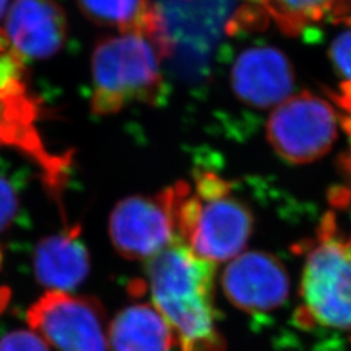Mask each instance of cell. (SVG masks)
Returning a JSON list of instances; mask_svg holds the SVG:
<instances>
[{"instance_id":"cell-1","label":"cell","mask_w":351,"mask_h":351,"mask_svg":"<svg viewBox=\"0 0 351 351\" xmlns=\"http://www.w3.org/2000/svg\"><path fill=\"white\" fill-rule=\"evenodd\" d=\"M154 306L163 315L182 351H224L213 308L215 264L175 241L147 267Z\"/></svg>"},{"instance_id":"cell-2","label":"cell","mask_w":351,"mask_h":351,"mask_svg":"<svg viewBox=\"0 0 351 351\" xmlns=\"http://www.w3.org/2000/svg\"><path fill=\"white\" fill-rule=\"evenodd\" d=\"M162 47L152 38L125 32L104 38L93 53V97L95 114H112L132 103L154 104L163 94Z\"/></svg>"},{"instance_id":"cell-3","label":"cell","mask_w":351,"mask_h":351,"mask_svg":"<svg viewBox=\"0 0 351 351\" xmlns=\"http://www.w3.org/2000/svg\"><path fill=\"white\" fill-rule=\"evenodd\" d=\"M195 188L197 191L190 194L186 186L178 203V237L206 262L232 261L250 239V210L230 195L229 185L216 176H202Z\"/></svg>"},{"instance_id":"cell-4","label":"cell","mask_w":351,"mask_h":351,"mask_svg":"<svg viewBox=\"0 0 351 351\" xmlns=\"http://www.w3.org/2000/svg\"><path fill=\"white\" fill-rule=\"evenodd\" d=\"M301 297L314 323L351 333V239L323 232L306 258Z\"/></svg>"},{"instance_id":"cell-5","label":"cell","mask_w":351,"mask_h":351,"mask_svg":"<svg viewBox=\"0 0 351 351\" xmlns=\"http://www.w3.org/2000/svg\"><path fill=\"white\" fill-rule=\"evenodd\" d=\"M185 185L155 197H129L119 202L110 217V237L116 251L129 261H150L178 239L177 210Z\"/></svg>"},{"instance_id":"cell-6","label":"cell","mask_w":351,"mask_h":351,"mask_svg":"<svg viewBox=\"0 0 351 351\" xmlns=\"http://www.w3.org/2000/svg\"><path fill=\"white\" fill-rule=\"evenodd\" d=\"M337 125L333 107L304 91L290 95L274 108L267 124V138L274 150L290 163H313L332 149Z\"/></svg>"},{"instance_id":"cell-7","label":"cell","mask_w":351,"mask_h":351,"mask_svg":"<svg viewBox=\"0 0 351 351\" xmlns=\"http://www.w3.org/2000/svg\"><path fill=\"white\" fill-rule=\"evenodd\" d=\"M26 319L58 351H111L104 310L91 297L50 290L29 308Z\"/></svg>"},{"instance_id":"cell-8","label":"cell","mask_w":351,"mask_h":351,"mask_svg":"<svg viewBox=\"0 0 351 351\" xmlns=\"http://www.w3.org/2000/svg\"><path fill=\"white\" fill-rule=\"evenodd\" d=\"M289 281L284 264L264 251L241 252L232 259L221 278L229 302L250 314L280 307L288 298Z\"/></svg>"},{"instance_id":"cell-9","label":"cell","mask_w":351,"mask_h":351,"mask_svg":"<svg viewBox=\"0 0 351 351\" xmlns=\"http://www.w3.org/2000/svg\"><path fill=\"white\" fill-rule=\"evenodd\" d=\"M232 90L246 106L275 108L294 88V72L287 55L274 46L242 51L230 68Z\"/></svg>"},{"instance_id":"cell-10","label":"cell","mask_w":351,"mask_h":351,"mask_svg":"<svg viewBox=\"0 0 351 351\" xmlns=\"http://www.w3.org/2000/svg\"><path fill=\"white\" fill-rule=\"evenodd\" d=\"M3 34L17 55L49 59L63 49L68 20L55 0H14Z\"/></svg>"},{"instance_id":"cell-11","label":"cell","mask_w":351,"mask_h":351,"mask_svg":"<svg viewBox=\"0 0 351 351\" xmlns=\"http://www.w3.org/2000/svg\"><path fill=\"white\" fill-rule=\"evenodd\" d=\"M84 16L97 25L136 32L152 38L169 58L175 50L159 0H77Z\"/></svg>"},{"instance_id":"cell-12","label":"cell","mask_w":351,"mask_h":351,"mask_svg":"<svg viewBox=\"0 0 351 351\" xmlns=\"http://www.w3.org/2000/svg\"><path fill=\"white\" fill-rule=\"evenodd\" d=\"M78 228L42 239L34 251V274L39 284L52 291L77 288L88 275L90 256L77 239Z\"/></svg>"},{"instance_id":"cell-13","label":"cell","mask_w":351,"mask_h":351,"mask_svg":"<svg viewBox=\"0 0 351 351\" xmlns=\"http://www.w3.org/2000/svg\"><path fill=\"white\" fill-rule=\"evenodd\" d=\"M175 342L172 328L151 304L126 307L108 326L111 351H171Z\"/></svg>"},{"instance_id":"cell-14","label":"cell","mask_w":351,"mask_h":351,"mask_svg":"<svg viewBox=\"0 0 351 351\" xmlns=\"http://www.w3.org/2000/svg\"><path fill=\"white\" fill-rule=\"evenodd\" d=\"M290 36L316 25L351 24V0H247Z\"/></svg>"},{"instance_id":"cell-15","label":"cell","mask_w":351,"mask_h":351,"mask_svg":"<svg viewBox=\"0 0 351 351\" xmlns=\"http://www.w3.org/2000/svg\"><path fill=\"white\" fill-rule=\"evenodd\" d=\"M0 351H50L49 345L34 330H14L0 339Z\"/></svg>"},{"instance_id":"cell-16","label":"cell","mask_w":351,"mask_h":351,"mask_svg":"<svg viewBox=\"0 0 351 351\" xmlns=\"http://www.w3.org/2000/svg\"><path fill=\"white\" fill-rule=\"evenodd\" d=\"M19 195L12 184L0 176V233L12 226L19 213Z\"/></svg>"},{"instance_id":"cell-17","label":"cell","mask_w":351,"mask_h":351,"mask_svg":"<svg viewBox=\"0 0 351 351\" xmlns=\"http://www.w3.org/2000/svg\"><path fill=\"white\" fill-rule=\"evenodd\" d=\"M329 55L336 69L346 78V82L351 84V29L336 37Z\"/></svg>"},{"instance_id":"cell-18","label":"cell","mask_w":351,"mask_h":351,"mask_svg":"<svg viewBox=\"0 0 351 351\" xmlns=\"http://www.w3.org/2000/svg\"><path fill=\"white\" fill-rule=\"evenodd\" d=\"M336 99L339 101V104L343 107V110L348 113L346 117V129L349 130L351 134V84L345 82L342 85V91L339 97H336ZM349 169L351 171V155L349 156Z\"/></svg>"},{"instance_id":"cell-19","label":"cell","mask_w":351,"mask_h":351,"mask_svg":"<svg viewBox=\"0 0 351 351\" xmlns=\"http://www.w3.org/2000/svg\"><path fill=\"white\" fill-rule=\"evenodd\" d=\"M7 4H8V0H0V21L4 17V13L7 10ZM1 37H3V33H0V38Z\"/></svg>"},{"instance_id":"cell-20","label":"cell","mask_w":351,"mask_h":351,"mask_svg":"<svg viewBox=\"0 0 351 351\" xmlns=\"http://www.w3.org/2000/svg\"><path fill=\"white\" fill-rule=\"evenodd\" d=\"M1 304H4V301H3V300H1V297H0V306H1Z\"/></svg>"},{"instance_id":"cell-21","label":"cell","mask_w":351,"mask_h":351,"mask_svg":"<svg viewBox=\"0 0 351 351\" xmlns=\"http://www.w3.org/2000/svg\"><path fill=\"white\" fill-rule=\"evenodd\" d=\"M0 261H1V255H0Z\"/></svg>"}]
</instances>
